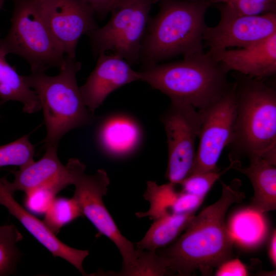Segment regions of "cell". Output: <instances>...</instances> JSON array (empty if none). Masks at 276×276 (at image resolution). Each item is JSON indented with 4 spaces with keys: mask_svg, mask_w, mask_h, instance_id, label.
<instances>
[{
    "mask_svg": "<svg viewBox=\"0 0 276 276\" xmlns=\"http://www.w3.org/2000/svg\"><path fill=\"white\" fill-rule=\"evenodd\" d=\"M22 235L13 224L0 226V276L14 274L22 254L17 244Z\"/></svg>",
    "mask_w": 276,
    "mask_h": 276,
    "instance_id": "obj_22",
    "label": "cell"
},
{
    "mask_svg": "<svg viewBox=\"0 0 276 276\" xmlns=\"http://www.w3.org/2000/svg\"><path fill=\"white\" fill-rule=\"evenodd\" d=\"M249 159V165L242 167L238 159L231 160L232 168L246 175L254 189L249 209L261 214L276 209V162L263 156Z\"/></svg>",
    "mask_w": 276,
    "mask_h": 276,
    "instance_id": "obj_17",
    "label": "cell"
},
{
    "mask_svg": "<svg viewBox=\"0 0 276 276\" xmlns=\"http://www.w3.org/2000/svg\"><path fill=\"white\" fill-rule=\"evenodd\" d=\"M276 11V0H254Z\"/></svg>",
    "mask_w": 276,
    "mask_h": 276,
    "instance_id": "obj_34",
    "label": "cell"
},
{
    "mask_svg": "<svg viewBox=\"0 0 276 276\" xmlns=\"http://www.w3.org/2000/svg\"><path fill=\"white\" fill-rule=\"evenodd\" d=\"M261 215L249 209L236 214L228 227L234 240L250 245L260 242L266 232Z\"/></svg>",
    "mask_w": 276,
    "mask_h": 276,
    "instance_id": "obj_21",
    "label": "cell"
},
{
    "mask_svg": "<svg viewBox=\"0 0 276 276\" xmlns=\"http://www.w3.org/2000/svg\"><path fill=\"white\" fill-rule=\"evenodd\" d=\"M175 186L170 182L158 185L155 181H147L143 197L149 202L150 206L146 212L136 213V216L139 218L148 217L154 220L164 214L170 212V207L178 193L175 190Z\"/></svg>",
    "mask_w": 276,
    "mask_h": 276,
    "instance_id": "obj_23",
    "label": "cell"
},
{
    "mask_svg": "<svg viewBox=\"0 0 276 276\" xmlns=\"http://www.w3.org/2000/svg\"><path fill=\"white\" fill-rule=\"evenodd\" d=\"M201 120L200 110L189 104L172 102L162 117L168 150L165 176L175 185H180L192 173Z\"/></svg>",
    "mask_w": 276,
    "mask_h": 276,
    "instance_id": "obj_9",
    "label": "cell"
},
{
    "mask_svg": "<svg viewBox=\"0 0 276 276\" xmlns=\"http://www.w3.org/2000/svg\"><path fill=\"white\" fill-rule=\"evenodd\" d=\"M200 110L202 120L191 175L219 170L218 162L224 149L231 143L234 133L236 113L234 82L220 99Z\"/></svg>",
    "mask_w": 276,
    "mask_h": 276,
    "instance_id": "obj_10",
    "label": "cell"
},
{
    "mask_svg": "<svg viewBox=\"0 0 276 276\" xmlns=\"http://www.w3.org/2000/svg\"><path fill=\"white\" fill-rule=\"evenodd\" d=\"M268 255L272 265L276 266V231L271 234L268 243Z\"/></svg>",
    "mask_w": 276,
    "mask_h": 276,
    "instance_id": "obj_33",
    "label": "cell"
},
{
    "mask_svg": "<svg viewBox=\"0 0 276 276\" xmlns=\"http://www.w3.org/2000/svg\"><path fill=\"white\" fill-rule=\"evenodd\" d=\"M219 199L194 215L183 233L168 247L156 252L166 263L169 274L190 275L199 270L211 275L215 268L232 258L234 239L226 224L230 206L240 203L245 194L239 190L241 181L223 182Z\"/></svg>",
    "mask_w": 276,
    "mask_h": 276,
    "instance_id": "obj_1",
    "label": "cell"
},
{
    "mask_svg": "<svg viewBox=\"0 0 276 276\" xmlns=\"http://www.w3.org/2000/svg\"><path fill=\"white\" fill-rule=\"evenodd\" d=\"M7 55L0 47V98L2 102H19L23 105V111L27 113H34L40 110V103L35 91L28 85L24 76L20 75L9 64L6 58Z\"/></svg>",
    "mask_w": 276,
    "mask_h": 276,
    "instance_id": "obj_19",
    "label": "cell"
},
{
    "mask_svg": "<svg viewBox=\"0 0 276 276\" xmlns=\"http://www.w3.org/2000/svg\"><path fill=\"white\" fill-rule=\"evenodd\" d=\"M82 216L79 204L73 197H55L45 212L43 221L56 235L64 225Z\"/></svg>",
    "mask_w": 276,
    "mask_h": 276,
    "instance_id": "obj_24",
    "label": "cell"
},
{
    "mask_svg": "<svg viewBox=\"0 0 276 276\" xmlns=\"http://www.w3.org/2000/svg\"><path fill=\"white\" fill-rule=\"evenodd\" d=\"M60 191L53 186H44L26 194V206L35 213L46 212L55 196Z\"/></svg>",
    "mask_w": 276,
    "mask_h": 276,
    "instance_id": "obj_28",
    "label": "cell"
},
{
    "mask_svg": "<svg viewBox=\"0 0 276 276\" xmlns=\"http://www.w3.org/2000/svg\"><path fill=\"white\" fill-rule=\"evenodd\" d=\"M6 0H0V10L2 8V7L3 6Z\"/></svg>",
    "mask_w": 276,
    "mask_h": 276,
    "instance_id": "obj_35",
    "label": "cell"
},
{
    "mask_svg": "<svg viewBox=\"0 0 276 276\" xmlns=\"http://www.w3.org/2000/svg\"><path fill=\"white\" fill-rule=\"evenodd\" d=\"M215 275L246 276L248 271L245 265L238 259H230L217 268Z\"/></svg>",
    "mask_w": 276,
    "mask_h": 276,
    "instance_id": "obj_31",
    "label": "cell"
},
{
    "mask_svg": "<svg viewBox=\"0 0 276 276\" xmlns=\"http://www.w3.org/2000/svg\"><path fill=\"white\" fill-rule=\"evenodd\" d=\"M93 11L95 16L104 18L126 0H81Z\"/></svg>",
    "mask_w": 276,
    "mask_h": 276,
    "instance_id": "obj_32",
    "label": "cell"
},
{
    "mask_svg": "<svg viewBox=\"0 0 276 276\" xmlns=\"http://www.w3.org/2000/svg\"><path fill=\"white\" fill-rule=\"evenodd\" d=\"M187 1H197V0H187Z\"/></svg>",
    "mask_w": 276,
    "mask_h": 276,
    "instance_id": "obj_36",
    "label": "cell"
},
{
    "mask_svg": "<svg viewBox=\"0 0 276 276\" xmlns=\"http://www.w3.org/2000/svg\"><path fill=\"white\" fill-rule=\"evenodd\" d=\"M7 181L6 175L0 178V204L4 206L53 256L66 260L82 275H86L83 262L89 251L71 247L60 241L43 221L28 212L16 201L8 188Z\"/></svg>",
    "mask_w": 276,
    "mask_h": 276,
    "instance_id": "obj_15",
    "label": "cell"
},
{
    "mask_svg": "<svg viewBox=\"0 0 276 276\" xmlns=\"http://www.w3.org/2000/svg\"><path fill=\"white\" fill-rule=\"evenodd\" d=\"M227 73L209 51L140 72V81L167 95L171 102L189 104L198 110L206 108L229 89L232 83Z\"/></svg>",
    "mask_w": 276,
    "mask_h": 276,
    "instance_id": "obj_3",
    "label": "cell"
},
{
    "mask_svg": "<svg viewBox=\"0 0 276 276\" xmlns=\"http://www.w3.org/2000/svg\"><path fill=\"white\" fill-rule=\"evenodd\" d=\"M11 26L0 39L6 54L25 59L32 73L45 72L63 65L66 56L55 40L46 22L39 0H13Z\"/></svg>",
    "mask_w": 276,
    "mask_h": 276,
    "instance_id": "obj_6",
    "label": "cell"
},
{
    "mask_svg": "<svg viewBox=\"0 0 276 276\" xmlns=\"http://www.w3.org/2000/svg\"><path fill=\"white\" fill-rule=\"evenodd\" d=\"M50 31L65 56L75 58L80 37L98 28L92 9L81 0H39Z\"/></svg>",
    "mask_w": 276,
    "mask_h": 276,
    "instance_id": "obj_12",
    "label": "cell"
},
{
    "mask_svg": "<svg viewBox=\"0 0 276 276\" xmlns=\"http://www.w3.org/2000/svg\"><path fill=\"white\" fill-rule=\"evenodd\" d=\"M204 198L180 191L177 194L170 209L175 214L196 213Z\"/></svg>",
    "mask_w": 276,
    "mask_h": 276,
    "instance_id": "obj_30",
    "label": "cell"
},
{
    "mask_svg": "<svg viewBox=\"0 0 276 276\" xmlns=\"http://www.w3.org/2000/svg\"><path fill=\"white\" fill-rule=\"evenodd\" d=\"M209 51L228 73L260 80L276 74V33L245 47Z\"/></svg>",
    "mask_w": 276,
    "mask_h": 276,
    "instance_id": "obj_14",
    "label": "cell"
},
{
    "mask_svg": "<svg viewBox=\"0 0 276 276\" xmlns=\"http://www.w3.org/2000/svg\"><path fill=\"white\" fill-rule=\"evenodd\" d=\"M100 147L112 156H122L129 153L140 139V131L132 121L124 117H115L105 121L97 134Z\"/></svg>",
    "mask_w": 276,
    "mask_h": 276,
    "instance_id": "obj_18",
    "label": "cell"
},
{
    "mask_svg": "<svg viewBox=\"0 0 276 276\" xmlns=\"http://www.w3.org/2000/svg\"><path fill=\"white\" fill-rule=\"evenodd\" d=\"M236 113L230 159L276 153V90L264 80L234 72Z\"/></svg>",
    "mask_w": 276,
    "mask_h": 276,
    "instance_id": "obj_4",
    "label": "cell"
},
{
    "mask_svg": "<svg viewBox=\"0 0 276 276\" xmlns=\"http://www.w3.org/2000/svg\"><path fill=\"white\" fill-rule=\"evenodd\" d=\"M211 4H224L237 12L245 15H260L276 12L270 7L254 0H209Z\"/></svg>",
    "mask_w": 276,
    "mask_h": 276,
    "instance_id": "obj_29",
    "label": "cell"
},
{
    "mask_svg": "<svg viewBox=\"0 0 276 276\" xmlns=\"http://www.w3.org/2000/svg\"><path fill=\"white\" fill-rule=\"evenodd\" d=\"M135 266L127 275H164L169 274L163 258L155 251L140 250Z\"/></svg>",
    "mask_w": 276,
    "mask_h": 276,
    "instance_id": "obj_27",
    "label": "cell"
},
{
    "mask_svg": "<svg viewBox=\"0 0 276 276\" xmlns=\"http://www.w3.org/2000/svg\"><path fill=\"white\" fill-rule=\"evenodd\" d=\"M140 80V72L134 70L121 56L102 53L83 85L79 87L83 101L93 113L112 91L128 83Z\"/></svg>",
    "mask_w": 276,
    "mask_h": 276,
    "instance_id": "obj_13",
    "label": "cell"
},
{
    "mask_svg": "<svg viewBox=\"0 0 276 276\" xmlns=\"http://www.w3.org/2000/svg\"><path fill=\"white\" fill-rule=\"evenodd\" d=\"M195 215L169 212L159 216L154 220L143 238L135 243L136 248L156 251L166 247L185 230Z\"/></svg>",
    "mask_w": 276,
    "mask_h": 276,
    "instance_id": "obj_20",
    "label": "cell"
},
{
    "mask_svg": "<svg viewBox=\"0 0 276 276\" xmlns=\"http://www.w3.org/2000/svg\"><path fill=\"white\" fill-rule=\"evenodd\" d=\"M57 146H46L45 153L38 160H34L17 171H12V182L7 181V187L14 195L18 191L26 194L41 187L52 186L60 190L71 185L68 172L57 155Z\"/></svg>",
    "mask_w": 276,
    "mask_h": 276,
    "instance_id": "obj_16",
    "label": "cell"
},
{
    "mask_svg": "<svg viewBox=\"0 0 276 276\" xmlns=\"http://www.w3.org/2000/svg\"><path fill=\"white\" fill-rule=\"evenodd\" d=\"M232 168L231 163L223 171L217 170L191 174L179 185L182 188L181 191L204 198L216 181Z\"/></svg>",
    "mask_w": 276,
    "mask_h": 276,
    "instance_id": "obj_26",
    "label": "cell"
},
{
    "mask_svg": "<svg viewBox=\"0 0 276 276\" xmlns=\"http://www.w3.org/2000/svg\"><path fill=\"white\" fill-rule=\"evenodd\" d=\"M157 14L150 18L139 62L144 68L182 55L203 51L205 15L209 0H158Z\"/></svg>",
    "mask_w": 276,
    "mask_h": 276,
    "instance_id": "obj_2",
    "label": "cell"
},
{
    "mask_svg": "<svg viewBox=\"0 0 276 276\" xmlns=\"http://www.w3.org/2000/svg\"><path fill=\"white\" fill-rule=\"evenodd\" d=\"M81 64L66 56L60 73H32L24 78L39 100L46 127V146H57L61 138L75 128L93 124L98 119L85 105L78 85L76 74Z\"/></svg>",
    "mask_w": 276,
    "mask_h": 276,
    "instance_id": "obj_5",
    "label": "cell"
},
{
    "mask_svg": "<svg viewBox=\"0 0 276 276\" xmlns=\"http://www.w3.org/2000/svg\"><path fill=\"white\" fill-rule=\"evenodd\" d=\"M35 146L25 135L8 144L0 146V168L8 166L23 167L34 161Z\"/></svg>",
    "mask_w": 276,
    "mask_h": 276,
    "instance_id": "obj_25",
    "label": "cell"
},
{
    "mask_svg": "<svg viewBox=\"0 0 276 276\" xmlns=\"http://www.w3.org/2000/svg\"><path fill=\"white\" fill-rule=\"evenodd\" d=\"M216 5L219 21L215 26H207L203 35L209 50L243 48L276 33V12L245 15L225 4Z\"/></svg>",
    "mask_w": 276,
    "mask_h": 276,
    "instance_id": "obj_11",
    "label": "cell"
},
{
    "mask_svg": "<svg viewBox=\"0 0 276 276\" xmlns=\"http://www.w3.org/2000/svg\"><path fill=\"white\" fill-rule=\"evenodd\" d=\"M158 0H126L113 9L109 21L87 34L96 57L111 52L130 65L139 62L152 4Z\"/></svg>",
    "mask_w": 276,
    "mask_h": 276,
    "instance_id": "obj_8",
    "label": "cell"
},
{
    "mask_svg": "<svg viewBox=\"0 0 276 276\" xmlns=\"http://www.w3.org/2000/svg\"><path fill=\"white\" fill-rule=\"evenodd\" d=\"M71 185L75 186L73 198L79 204L83 216L95 226L100 234L114 243L122 258V268L116 275H126L136 265L139 250L125 237L119 229L103 200L110 183L109 177L103 169L95 173H85V166L79 159L71 158L65 165Z\"/></svg>",
    "mask_w": 276,
    "mask_h": 276,
    "instance_id": "obj_7",
    "label": "cell"
}]
</instances>
